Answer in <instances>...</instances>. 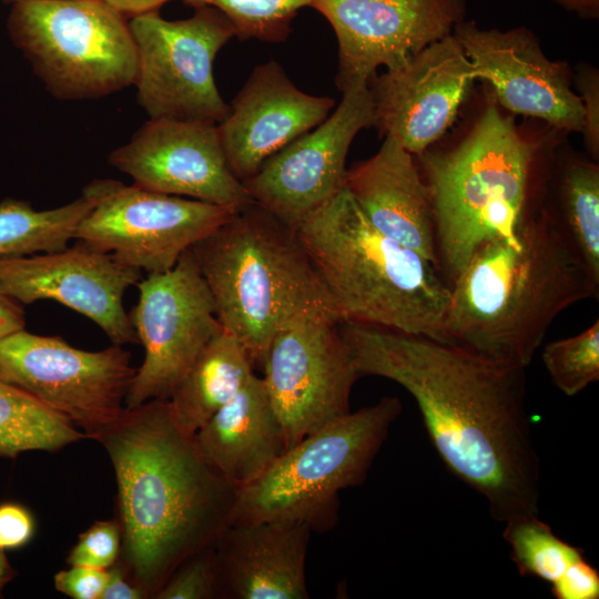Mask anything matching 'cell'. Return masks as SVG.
<instances>
[{
	"instance_id": "6da1fadb",
	"label": "cell",
	"mask_w": 599,
	"mask_h": 599,
	"mask_svg": "<svg viewBox=\"0 0 599 599\" xmlns=\"http://www.w3.org/2000/svg\"><path fill=\"white\" fill-rule=\"evenodd\" d=\"M358 374L415 399L446 467L506 524L539 514L540 459L526 407V367L493 363L423 336L341 322Z\"/></svg>"
},
{
	"instance_id": "7a4b0ae2",
	"label": "cell",
	"mask_w": 599,
	"mask_h": 599,
	"mask_svg": "<svg viewBox=\"0 0 599 599\" xmlns=\"http://www.w3.org/2000/svg\"><path fill=\"white\" fill-rule=\"evenodd\" d=\"M94 439L105 448L118 486L129 578L154 598L175 569L214 546L230 525L237 488L202 456L175 422L169 399H151Z\"/></svg>"
},
{
	"instance_id": "3957f363",
	"label": "cell",
	"mask_w": 599,
	"mask_h": 599,
	"mask_svg": "<svg viewBox=\"0 0 599 599\" xmlns=\"http://www.w3.org/2000/svg\"><path fill=\"white\" fill-rule=\"evenodd\" d=\"M444 344L527 367L564 309L598 298L596 281L545 207L516 237L483 245L451 282Z\"/></svg>"
},
{
	"instance_id": "277c9868",
	"label": "cell",
	"mask_w": 599,
	"mask_h": 599,
	"mask_svg": "<svg viewBox=\"0 0 599 599\" xmlns=\"http://www.w3.org/2000/svg\"><path fill=\"white\" fill-rule=\"evenodd\" d=\"M539 143L490 101L454 149L418 155L432 205L439 270L448 284L486 243L518 236L544 209Z\"/></svg>"
},
{
	"instance_id": "5b68a950",
	"label": "cell",
	"mask_w": 599,
	"mask_h": 599,
	"mask_svg": "<svg viewBox=\"0 0 599 599\" xmlns=\"http://www.w3.org/2000/svg\"><path fill=\"white\" fill-rule=\"evenodd\" d=\"M293 227L341 322L444 344L448 282L418 253L377 231L345 187Z\"/></svg>"
},
{
	"instance_id": "8992f818",
	"label": "cell",
	"mask_w": 599,
	"mask_h": 599,
	"mask_svg": "<svg viewBox=\"0 0 599 599\" xmlns=\"http://www.w3.org/2000/svg\"><path fill=\"white\" fill-rule=\"evenodd\" d=\"M190 248L223 329L253 367H263L273 338L288 324L314 313L338 318L294 227L255 202Z\"/></svg>"
},
{
	"instance_id": "52a82bcc",
	"label": "cell",
	"mask_w": 599,
	"mask_h": 599,
	"mask_svg": "<svg viewBox=\"0 0 599 599\" xmlns=\"http://www.w3.org/2000/svg\"><path fill=\"white\" fill-rule=\"evenodd\" d=\"M402 412L395 396L332 422L288 448L237 490L230 525L292 519L326 532L338 521L339 491L362 485Z\"/></svg>"
},
{
	"instance_id": "ba28073f",
	"label": "cell",
	"mask_w": 599,
	"mask_h": 599,
	"mask_svg": "<svg viewBox=\"0 0 599 599\" xmlns=\"http://www.w3.org/2000/svg\"><path fill=\"white\" fill-rule=\"evenodd\" d=\"M124 17L102 0H23L8 27L53 94L92 99L134 84L136 49Z\"/></svg>"
},
{
	"instance_id": "9c48e42d",
	"label": "cell",
	"mask_w": 599,
	"mask_h": 599,
	"mask_svg": "<svg viewBox=\"0 0 599 599\" xmlns=\"http://www.w3.org/2000/svg\"><path fill=\"white\" fill-rule=\"evenodd\" d=\"M82 195L92 207L73 238L146 274L171 270L237 211L111 179L90 182Z\"/></svg>"
},
{
	"instance_id": "30bf717a",
	"label": "cell",
	"mask_w": 599,
	"mask_h": 599,
	"mask_svg": "<svg viewBox=\"0 0 599 599\" xmlns=\"http://www.w3.org/2000/svg\"><path fill=\"white\" fill-rule=\"evenodd\" d=\"M195 9L184 20H165L154 10L129 21L138 58V102L151 119L219 124L230 113L214 81L213 62L235 29L217 9Z\"/></svg>"
},
{
	"instance_id": "8fae6325",
	"label": "cell",
	"mask_w": 599,
	"mask_h": 599,
	"mask_svg": "<svg viewBox=\"0 0 599 599\" xmlns=\"http://www.w3.org/2000/svg\"><path fill=\"white\" fill-rule=\"evenodd\" d=\"M135 373L131 353L120 345L83 351L60 336L24 328L0 341V378L63 415L93 439L125 409Z\"/></svg>"
},
{
	"instance_id": "7c38bea8",
	"label": "cell",
	"mask_w": 599,
	"mask_h": 599,
	"mask_svg": "<svg viewBox=\"0 0 599 599\" xmlns=\"http://www.w3.org/2000/svg\"><path fill=\"white\" fill-rule=\"evenodd\" d=\"M130 316L144 359L126 394L125 408L169 399L205 346L223 331L214 298L191 252L163 273L136 283Z\"/></svg>"
},
{
	"instance_id": "4fadbf2b",
	"label": "cell",
	"mask_w": 599,
	"mask_h": 599,
	"mask_svg": "<svg viewBox=\"0 0 599 599\" xmlns=\"http://www.w3.org/2000/svg\"><path fill=\"white\" fill-rule=\"evenodd\" d=\"M339 324L329 313L309 314L281 329L268 347L263 380L287 449L351 412L361 375Z\"/></svg>"
},
{
	"instance_id": "5bb4252c",
	"label": "cell",
	"mask_w": 599,
	"mask_h": 599,
	"mask_svg": "<svg viewBox=\"0 0 599 599\" xmlns=\"http://www.w3.org/2000/svg\"><path fill=\"white\" fill-rule=\"evenodd\" d=\"M338 41L336 85H368L380 65L393 70L451 33L463 21V0H311Z\"/></svg>"
},
{
	"instance_id": "9a60e30c",
	"label": "cell",
	"mask_w": 599,
	"mask_h": 599,
	"mask_svg": "<svg viewBox=\"0 0 599 599\" xmlns=\"http://www.w3.org/2000/svg\"><path fill=\"white\" fill-rule=\"evenodd\" d=\"M374 120L368 85L343 92L331 115L243 182L253 202L294 226L344 187L351 143L361 130L373 126Z\"/></svg>"
},
{
	"instance_id": "2e32d148",
	"label": "cell",
	"mask_w": 599,
	"mask_h": 599,
	"mask_svg": "<svg viewBox=\"0 0 599 599\" xmlns=\"http://www.w3.org/2000/svg\"><path fill=\"white\" fill-rule=\"evenodd\" d=\"M109 163L149 191L237 210L253 202L229 167L214 122L150 119Z\"/></svg>"
},
{
	"instance_id": "e0dca14e",
	"label": "cell",
	"mask_w": 599,
	"mask_h": 599,
	"mask_svg": "<svg viewBox=\"0 0 599 599\" xmlns=\"http://www.w3.org/2000/svg\"><path fill=\"white\" fill-rule=\"evenodd\" d=\"M142 272L81 242L50 253L0 258V292L21 304L55 301L94 322L114 345L139 338L124 309Z\"/></svg>"
},
{
	"instance_id": "ac0fdd59",
	"label": "cell",
	"mask_w": 599,
	"mask_h": 599,
	"mask_svg": "<svg viewBox=\"0 0 599 599\" xmlns=\"http://www.w3.org/2000/svg\"><path fill=\"white\" fill-rule=\"evenodd\" d=\"M476 79L473 63L450 33L368 82L374 126L418 156L453 125Z\"/></svg>"
},
{
	"instance_id": "d6986e66",
	"label": "cell",
	"mask_w": 599,
	"mask_h": 599,
	"mask_svg": "<svg viewBox=\"0 0 599 599\" xmlns=\"http://www.w3.org/2000/svg\"><path fill=\"white\" fill-rule=\"evenodd\" d=\"M476 71L505 109L539 118L557 129L583 130L581 97L571 90L567 67L549 60L525 29L484 30L458 22L454 33Z\"/></svg>"
},
{
	"instance_id": "ffe728a7",
	"label": "cell",
	"mask_w": 599,
	"mask_h": 599,
	"mask_svg": "<svg viewBox=\"0 0 599 599\" xmlns=\"http://www.w3.org/2000/svg\"><path fill=\"white\" fill-rule=\"evenodd\" d=\"M335 102L297 89L274 60L256 67L217 124L232 173L244 182L275 153L319 125Z\"/></svg>"
},
{
	"instance_id": "44dd1931",
	"label": "cell",
	"mask_w": 599,
	"mask_h": 599,
	"mask_svg": "<svg viewBox=\"0 0 599 599\" xmlns=\"http://www.w3.org/2000/svg\"><path fill=\"white\" fill-rule=\"evenodd\" d=\"M311 534L292 519L229 525L214 545L222 598L307 599Z\"/></svg>"
},
{
	"instance_id": "7402d4cb",
	"label": "cell",
	"mask_w": 599,
	"mask_h": 599,
	"mask_svg": "<svg viewBox=\"0 0 599 599\" xmlns=\"http://www.w3.org/2000/svg\"><path fill=\"white\" fill-rule=\"evenodd\" d=\"M344 187L377 231L439 270L425 184L414 156L395 139L385 136L373 158L346 170Z\"/></svg>"
},
{
	"instance_id": "603a6c76",
	"label": "cell",
	"mask_w": 599,
	"mask_h": 599,
	"mask_svg": "<svg viewBox=\"0 0 599 599\" xmlns=\"http://www.w3.org/2000/svg\"><path fill=\"white\" fill-rule=\"evenodd\" d=\"M194 438L205 460L237 490L260 478L287 449L264 380L255 374Z\"/></svg>"
},
{
	"instance_id": "cb8c5ba5",
	"label": "cell",
	"mask_w": 599,
	"mask_h": 599,
	"mask_svg": "<svg viewBox=\"0 0 599 599\" xmlns=\"http://www.w3.org/2000/svg\"><path fill=\"white\" fill-rule=\"evenodd\" d=\"M240 342L223 329L201 352L169 398L176 424L195 435L254 374Z\"/></svg>"
},
{
	"instance_id": "d4e9b609",
	"label": "cell",
	"mask_w": 599,
	"mask_h": 599,
	"mask_svg": "<svg viewBox=\"0 0 599 599\" xmlns=\"http://www.w3.org/2000/svg\"><path fill=\"white\" fill-rule=\"evenodd\" d=\"M556 175V207H544L579 262L599 281V167L571 159Z\"/></svg>"
},
{
	"instance_id": "484cf974",
	"label": "cell",
	"mask_w": 599,
	"mask_h": 599,
	"mask_svg": "<svg viewBox=\"0 0 599 599\" xmlns=\"http://www.w3.org/2000/svg\"><path fill=\"white\" fill-rule=\"evenodd\" d=\"M88 438L63 415L0 378V458L29 450L57 451Z\"/></svg>"
},
{
	"instance_id": "4316f807",
	"label": "cell",
	"mask_w": 599,
	"mask_h": 599,
	"mask_svg": "<svg viewBox=\"0 0 599 599\" xmlns=\"http://www.w3.org/2000/svg\"><path fill=\"white\" fill-rule=\"evenodd\" d=\"M92 202L78 200L39 211L21 200L0 202V258L57 252L65 248Z\"/></svg>"
},
{
	"instance_id": "83f0119b",
	"label": "cell",
	"mask_w": 599,
	"mask_h": 599,
	"mask_svg": "<svg viewBox=\"0 0 599 599\" xmlns=\"http://www.w3.org/2000/svg\"><path fill=\"white\" fill-rule=\"evenodd\" d=\"M502 535L521 576L552 583L572 564L585 558L582 549L557 537L538 515L507 521Z\"/></svg>"
},
{
	"instance_id": "f1b7e54d",
	"label": "cell",
	"mask_w": 599,
	"mask_h": 599,
	"mask_svg": "<svg viewBox=\"0 0 599 599\" xmlns=\"http://www.w3.org/2000/svg\"><path fill=\"white\" fill-rule=\"evenodd\" d=\"M194 7L209 6L221 11L233 24L240 40L255 38L281 42L291 33L298 10L311 0H182Z\"/></svg>"
},
{
	"instance_id": "f546056e",
	"label": "cell",
	"mask_w": 599,
	"mask_h": 599,
	"mask_svg": "<svg viewBox=\"0 0 599 599\" xmlns=\"http://www.w3.org/2000/svg\"><path fill=\"white\" fill-rule=\"evenodd\" d=\"M541 357L560 392L579 394L599 379V319L573 336L548 343Z\"/></svg>"
},
{
	"instance_id": "4dcf8cb0",
	"label": "cell",
	"mask_w": 599,
	"mask_h": 599,
	"mask_svg": "<svg viewBox=\"0 0 599 599\" xmlns=\"http://www.w3.org/2000/svg\"><path fill=\"white\" fill-rule=\"evenodd\" d=\"M155 599L222 598L214 546L184 560L154 596Z\"/></svg>"
},
{
	"instance_id": "1f68e13d",
	"label": "cell",
	"mask_w": 599,
	"mask_h": 599,
	"mask_svg": "<svg viewBox=\"0 0 599 599\" xmlns=\"http://www.w3.org/2000/svg\"><path fill=\"white\" fill-rule=\"evenodd\" d=\"M121 550L122 531L118 519L100 520L80 535L67 564L109 569L119 560Z\"/></svg>"
},
{
	"instance_id": "d6a6232c",
	"label": "cell",
	"mask_w": 599,
	"mask_h": 599,
	"mask_svg": "<svg viewBox=\"0 0 599 599\" xmlns=\"http://www.w3.org/2000/svg\"><path fill=\"white\" fill-rule=\"evenodd\" d=\"M108 578V569L70 566L55 573L54 587L73 599H100Z\"/></svg>"
},
{
	"instance_id": "836d02e7",
	"label": "cell",
	"mask_w": 599,
	"mask_h": 599,
	"mask_svg": "<svg viewBox=\"0 0 599 599\" xmlns=\"http://www.w3.org/2000/svg\"><path fill=\"white\" fill-rule=\"evenodd\" d=\"M35 531L32 512L14 501L0 504V549L17 550L28 545Z\"/></svg>"
},
{
	"instance_id": "e575fe53",
	"label": "cell",
	"mask_w": 599,
	"mask_h": 599,
	"mask_svg": "<svg viewBox=\"0 0 599 599\" xmlns=\"http://www.w3.org/2000/svg\"><path fill=\"white\" fill-rule=\"evenodd\" d=\"M551 593L557 599H598L599 572L582 558L551 583Z\"/></svg>"
},
{
	"instance_id": "d590c367",
	"label": "cell",
	"mask_w": 599,
	"mask_h": 599,
	"mask_svg": "<svg viewBox=\"0 0 599 599\" xmlns=\"http://www.w3.org/2000/svg\"><path fill=\"white\" fill-rule=\"evenodd\" d=\"M580 90L583 104V132L587 146L593 156L598 158L599 150V121H598V77H582Z\"/></svg>"
},
{
	"instance_id": "8d00e7d4",
	"label": "cell",
	"mask_w": 599,
	"mask_h": 599,
	"mask_svg": "<svg viewBox=\"0 0 599 599\" xmlns=\"http://www.w3.org/2000/svg\"><path fill=\"white\" fill-rule=\"evenodd\" d=\"M109 570V578L100 599H144L145 592L128 576L118 560Z\"/></svg>"
},
{
	"instance_id": "74e56055",
	"label": "cell",
	"mask_w": 599,
	"mask_h": 599,
	"mask_svg": "<svg viewBox=\"0 0 599 599\" xmlns=\"http://www.w3.org/2000/svg\"><path fill=\"white\" fill-rule=\"evenodd\" d=\"M26 314L21 303L0 292V341L23 329Z\"/></svg>"
},
{
	"instance_id": "f35d334b",
	"label": "cell",
	"mask_w": 599,
	"mask_h": 599,
	"mask_svg": "<svg viewBox=\"0 0 599 599\" xmlns=\"http://www.w3.org/2000/svg\"><path fill=\"white\" fill-rule=\"evenodd\" d=\"M123 16H138L158 10L169 0H102Z\"/></svg>"
},
{
	"instance_id": "ab89813d",
	"label": "cell",
	"mask_w": 599,
	"mask_h": 599,
	"mask_svg": "<svg viewBox=\"0 0 599 599\" xmlns=\"http://www.w3.org/2000/svg\"><path fill=\"white\" fill-rule=\"evenodd\" d=\"M559 4L569 10L577 11L585 16L598 13L599 0H556Z\"/></svg>"
},
{
	"instance_id": "60d3db41",
	"label": "cell",
	"mask_w": 599,
	"mask_h": 599,
	"mask_svg": "<svg viewBox=\"0 0 599 599\" xmlns=\"http://www.w3.org/2000/svg\"><path fill=\"white\" fill-rule=\"evenodd\" d=\"M16 577V570L10 565L6 554L0 549V592Z\"/></svg>"
},
{
	"instance_id": "b9f144b4",
	"label": "cell",
	"mask_w": 599,
	"mask_h": 599,
	"mask_svg": "<svg viewBox=\"0 0 599 599\" xmlns=\"http://www.w3.org/2000/svg\"><path fill=\"white\" fill-rule=\"evenodd\" d=\"M8 1H12L14 3V2H18V1H23V0H8Z\"/></svg>"
},
{
	"instance_id": "7bdbcfd3",
	"label": "cell",
	"mask_w": 599,
	"mask_h": 599,
	"mask_svg": "<svg viewBox=\"0 0 599 599\" xmlns=\"http://www.w3.org/2000/svg\"><path fill=\"white\" fill-rule=\"evenodd\" d=\"M0 597H1V592H0Z\"/></svg>"
}]
</instances>
